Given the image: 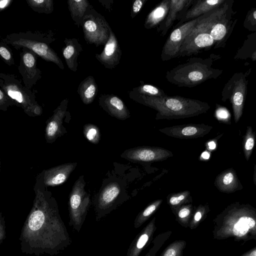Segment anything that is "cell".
<instances>
[{
  "label": "cell",
  "mask_w": 256,
  "mask_h": 256,
  "mask_svg": "<svg viewBox=\"0 0 256 256\" xmlns=\"http://www.w3.org/2000/svg\"><path fill=\"white\" fill-rule=\"evenodd\" d=\"M129 97L138 103L156 110L155 118L156 120L195 116L206 113L210 108L206 102L178 96L150 97L130 91Z\"/></svg>",
  "instance_id": "1"
},
{
  "label": "cell",
  "mask_w": 256,
  "mask_h": 256,
  "mask_svg": "<svg viewBox=\"0 0 256 256\" xmlns=\"http://www.w3.org/2000/svg\"><path fill=\"white\" fill-rule=\"evenodd\" d=\"M220 58V55L214 54L206 58H192L167 71L166 78L179 87H194L208 80L216 79L222 74V70L212 67L214 62Z\"/></svg>",
  "instance_id": "2"
},
{
  "label": "cell",
  "mask_w": 256,
  "mask_h": 256,
  "mask_svg": "<svg viewBox=\"0 0 256 256\" xmlns=\"http://www.w3.org/2000/svg\"><path fill=\"white\" fill-rule=\"evenodd\" d=\"M2 40L16 50L27 48L46 62H54L62 70L64 66L56 52L50 44L56 38L52 32L26 31L7 34Z\"/></svg>",
  "instance_id": "3"
},
{
  "label": "cell",
  "mask_w": 256,
  "mask_h": 256,
  "mask_svg": "<svg viewBox=\"0 0 256 256\" xmlns=\"http://www.w3.org/2000/svg\"><path fill=\"white\" fill-rule=\"evenodd\" d=\"M0 87L30 116H40L42 109L38 104L34 93L24 86L22 80L13 74L0 73Z\"/></svg>",
  "instance_id": "4"
},
{
  "label": "cell",
  "mask_w": 256,
  "mask_h": 256,
  "mask_svg": "<svg viewBox=\"0 0 256 256\" xmlns=\"http://www.w3.org/2000/svg\"><path fill=\"white\" fill-rule=\"evenodd\" d=\"M250 68L246 72L234 73L225 84L222 92V100H228L230 102L235 123L242 117L248 91L246 78L251 72Z\"/></svg>",
  "instance_id": "5"
},
{
  "label": "cell",
  "mask_w": 256,
  "mask_h": 256,
  "mask_svg": "<svg viewBox=\"0 0 256 256\" xmlns=\"http://www.w3.org/2000/svg\"><path fill=\"white\" fill-rule=\"evenodd\" d=\"M82 26L86 42L96 47L106 44L112 30L104 16L93 7L85 15Z\"/></svg>",
  "instance_id": "6"
},
{
  "label": "cell",
  "mask_w": 256,
  "mask_h": 256,
  "mask_svg": "<svg viewBox=\"0 0 256 256\" xmlns=\"http://www.w3.org/2000/svg\"><path fill=\"white\" fill-rule=\"evenodd\" d=\"M122 194V186L118 181L114 178L105 179L94 198L100 215L102 216L109 213L126 200Z\"/></svg>",
  "instance_id": "7"
},
{
  "label": "cell",
  "mask_w": 256,
  "mask_h": 256,
  "mask_svg": "<svg viewBox=\"0 0 256 256\" xmlns=\"http://www.w3.org/2000/svg\"><path fill=\"white\" fill-rule=\"evenodd\" d=\"M200 16L174 29L162 48L160 55L162 61H168L176 58L183 42L196 26Z\"/></svg>",
  "instance_id": "8"
},
{
  "label": "cell",
  "mask_w": 256,
  "mask_h": 256,
  "mask_svg": "<svg viewBox=\"0 0 256 256\" xmlns=\"http://www.w3.org/2000/svg\"><path fill=\"white\" fill-rule=\"evenodd\" d=\"M232 2L227 10L212 26L210 34L214 42V48H224L230 36L238 19L234 16L236 14L232 10Z\"/></svg>",
  "instance_id": "9"
},
{
  "label": "cell",
  "mask_w": 256,
  "mask_h": 256,
  "mask_svg": "<svg viewBox=\"0 0 256 256\" xmlns=\"http://www.w3.org/2000/svg\"><path fill=\"white\" fill-rule=\"evenodd\" d=\"M68 103V98L63 100L46 120L45 138L47 142H54L58 137L67 132L64 123L69 122L71 118L70 113L67 110Z\"/></svg>",
  "instance_id": "10"
},
{
  "label": "cell",
  "mask_w": 256,
  "mask_h": 256,
  "mask_svg": "<svg viewBox=\"0 0 256 256\" xmlns=\"http://www.w3.org/2000/svg\"><path fill=\"white\" fill-rule=\"evenodd\" d=\"M173 156L172 153L164 148L142 146L126 150L120 156L133 162H156L166 160Z\"/></svg>",
  "instance_id": "11"
},
{
  "label": "cell",
  "mask_w": 256,
  "mask_h": 256,
  "mask_svg": "<svg viewBox=\"0 0 256 256\" xmlns=\"http://www.w3.org/2000/svg\"><path fill=\"white\" fill-rule=\"evenodd\" d=\"M38 55L27 48L20 53L18 70L22 76L24 86L30 90L42 78V72L37 67Z\"/></svg>",
  "instance_id": "12"
},
{
  "label": "cell",
  "mask_w": 256,
  "mask_h": 256,
  "mask_svg": "<svg viewBox=\"0 0 256 256\" xmlns=\"http://www.w3.org/2000/svg\"><path fill=\"white\" fill-rule=\"evenodd\" d=\"M214 44V42L209 32L188 36L183 42L176 58L198 54L209 50Z\"/></svg>",
  "instance_id": "13"
},
{
  "label": "cell",
  "mask_w": 256,
  "mask_h": 256,
  "mask_svg": "<svg viewBox=\"0 0 256 256\" xmlns=\"http://www.w3.org/2000/svg\"><path fill=\"white\" fill-rule=\"evenodd\" d=\"M212 128L210 126L202 124H186L159 129L165 134L182 139L196 138L207 134Z\"/></svg>",
  "instance_id": "14"
},
{
  "label": "cell",
  "mask_w": 256,
  "mask_h": 256,
  "mask_svg": "<svg viewBox=\"0 0 256 256\" xmlns=\"http://www.w3.org/2000/svg\"><path fill=\"white\" fill-rule=\"evenodd\" d=\"M76 165V162L62 164L42 170L38 176L46 188L57 186L66 182Z\"/></svg>",
  "instance_id": "15"
},
{
  "label": "cell",
  "mask_w": 256,
  "mask_h": 256,
  "mask_svg": "<svg viewBox=\"0 0 256 256\" xmlns=\"http://www.w3.org/2000/svg\"><path fill=\"white\" fill-rule=\"evenodd\" d=\"M86 182L82 175L74 182L70 194L69 204L74 215L84 214L90 202V194L85 190Z\"/></svg>",
  "instance_id": "16"
},
{
  "label": "cell",
  "mask_w": 256,
  "mask_h": 256,
  "mask_svg": "<svg viewBox=\"0 0 256 256\" xmlns=\"http://www.w3.org/2000/svg\"><path fill=\"white\" fill-rule=\"evenodd\" d=\"M122 54L118 39L112 30L102 51L96 54L95 57L106 68L112 69L119 64Z\"/></svg>",
  "instance_id": "17"
},
{
  "label": "cell",
  "mask_w": 256,
  "mask_h": 256,
  "mask_svg": "<svg viewBox=\"0 0 256 256\" xmlns=\"http://www.w3.org/2000/svg\"><path fill=\"white\" fill-rule=\"evenodd\" d=\"M195 0H170V6L165 20L158 27V32L162 36L167 33L176 20H180Z\"/></svg>",
  "instance_id": "18"
},
{
  "label": "cell",
  "mask_w": 256,
  "mask_h": 256,
  "mask_svg": "<svg viewBox=\"0 0 256 256\" xmlns=\"http://www.w3.org/2000/svg\"><path fill=\"white\" fill-rule=\"evenodd\" d=\"M100 107L112 116L125 120L130 116V112L124 102L112 94H102L98 98Z\"/></svg>",
  "instance_id": "19"
},
{
  "label": "cell",
  "mask_w": 256,
  "mask_h": 256,
  "mask_svg": "<svg viewBox=\"0 0 256 256\" xmlns=\"http://www.w3.org/2000/svg\"><path fill=\"white\" fill-rule=\"evenodd\" d=\"M156 230V218H154L131 242L126 256H139L154 240L153 236Z\"/></svg>",
  "instance_id": "20"
},
{
  "label": "cell",
  "mask_w": 256,
  "mask_h": 256,
  "mask_svg": "<svg viewBox=\"0 0 256 256\" xmlns=\"http://www.w3.org/2000/svg\"><path fill=\"white\" fill-rule=\"evenodd\" d=\"M226 1V0H195L194 3L183 15L174 28H176L187 22L219 7Z\"/></svg>",
  "instance_id": "21"
},
{
  "label": "cell",
  "mask_w": 256,
  "mask_h": 256,
  "mask_svg": "<svg viewBox=\"0 0 256 256\" xmlns=\"http://www.w3.org/2000/svg\"><path fill=\"white\" fill-rule=\"evenodd\" d=\"M214 184L219 191L228 194L241 190L244 188L233 168H228L219 174L215 178Z\"/></svg>",
  "instance_id": "22"
},
{
  "label": "cell",
  "mask_w": 256,
  "mask_h": 256,
  "mask_svg": "<svg viewBox=\"0 0 256 256\" xmlns=\"http://www.w3.org/2000/svg\"><path fill=\"white\" fill-rule=\"evenodd\" d=\"M64 46L62 52L68 68L76 72L78 70V58L82 51V48L78 40L75 38H65Z\"/></svg>",
  "instance_id": "23"
},
{
  "label": "cell",
  "mask_w": 256,
  "mask_h": 256,
  "mask_svg": "<svg viewBox=\"0 0 256 256\" xmlns=\"http://www.w3.org/2000/svg\"><path fill=\"white\" fill-rule=\"evenodd\" d=\"M170 6V0H164L160 2L147 16L144 28L150 29L160 24L166 18Z\"/></svg>",
  "instance_id": "24"
},
{
  "label": "cell",
  "mask_w": 256,
  "mask_h": 256,
  "mask_svg": "<svg viewBox=\"0 0 256 256\" xmlns=\"http://www.w3.org/2000/svg\"><path fill=\"white\" fill-rule=\"evenodd\" d=\"M98 91V85L94 78L89 76L82 80L78 85L77 92L84 104L93 102Z\"/></svg>",
  "instance_id": "25"
},
{
  "label": "cell",
  "mask_w": 256,
  "mask_h": 256,
  "mask_svg": "<svg viewBox=\"0 0 256 256\" xmlns=\"http://www.w3.org/2000/svg\"><path fill=\"white\" fill-rule=\"evenodd\" d=\"M67 3L72 18L80 28L82 26L85 15L92 6L86 0H68Z\"/></svg>",
  "instance_id": "26"
},
{
  "label": "cell",
  "mask_w": 256,
  "mask_h": 256,
  "mask_svg": "<svg viewBox=\"0 0 256 256\" xmlns=\"http://www.w3.org/2000/svg\"><path fill=\"white\" fill-rule=\"evenodd\" d=\"M235 60H250L256 61V32L246 36L242 46L237 50L234 55Z\"/></svg>",
  "instance_id": "27"
},
{
  "label": "cell",
  "mask_w": 256,
  "mask_h": 256,
  "mask_svg": "<svg viewBox=\"0 0 256 256\" xmlns=\"http://www.w3.org/2000/svg\"><path fill=\"white\" fill-rule=\"evenodd\" d=\"M166 202L172 212H174L180 206L192 204V200L190 191L184 190L169 194L166 197Z\"/></svg>",
  "instance_id": "28"
},
{
  "label": "cell",
  "mask_w": 256,
  "mask_h": 256,
  "mask_svg": "<svg viewBox=\"0 0 256 256\" xmlns=\"http://www.w3.org/2000/svg\"><path fill=\"white\" fill-rule=\"evenodd\" d=\"M163 200H157L150 203L146 207L142 210L136 216L134 221V227L140 228L159 208Z\"/></svg>",
  "instance_id": "29"
},
{
  "label": "cell",
  "mask_w": 256,
  "mask_h": 256,
  "mask_svg": "<svg viewBox=\"0 0 256 256\" xmlns=\"http://www.w3.org/2000/svg\"><path fill=\"white\" fill-rule=\"evenodd\" d=\"M194 208L192 204L182 205L172 212L176 220L185 228H189Z\"/></svg>",
  "instance_id": "30"
},
{
  "label": "cell",
  "mask_w": 256,
  "mask_h": 256,
  "mask_svg": "<svg viewBox=\"0 0 256 256\" xmlns=\"http://www.w3.org/2000/svg\"><path fill=\"white\" fill-rule=\"evenodd\" d=\"M142 84L132 88V92L147 96L162 98L168 96L163 90L150 84Z\"/></svg>",
  "instance_id": "31"
},
{
  "label": "cell",
  "mask_w": 256,
  "mask_h": 256,
  "mask_svg": "<svg viewBox=\"0 0 256 256\" xmlns=\"http://www.w3.org/2000/svg\"><path fill=\"white\" fill-rule=\"evenodd\" d=\"M256 132L250 126H247L242 141V150L245 158L248 161L251 156L256 142Z\"/></svg>",
  "instance_id": "32"
},
{
  "label": "cell",
  "mask_w": 256,
  "mask_h": 256,
  "mask_svg": "<svg viewBox=\"0 0 256 256\" xmlns=\"http://www.w3.org/2000/svg\"><path fill=\"white\" fill-rule=\"evenodd\" d=\"M26 2L35 12L50 14L54 12L53 0H26Z\"/></svg>",
  "instance_id": "33"
},
{
  "label": "cell",
  "mask_w": 256,
  "mask_h": 256,
  "mask_svg": "<svg viewBox=\"0 0 256 256\" xmlns=\"http://www.w3.org/2000/svg\"><path fill=\"white\" fill-rule=\"evenodd\" d=\"M186 245L184 240H176L168 246L160 256H182Z\"/></svg>",
  "instance_id": "34"
},
{
  "label": "cell",
  "mask_w": 256,
  "mask_h": 256,
  "mask_svg": "<svg viewBox=\"0 0 256 256\" xmlns=\"http://www.w3.org/2000/svg\"><path fill=\"white\" fill-rule=\"evenodd\" d=\"M172 231L168 230L160 233L152 240L153 245L145 256H156V254L164 242L170 237Z\"/></svg>",
  "instance_id": "35"
},
{
  "label": "cell",
  "mask_w": 256,
  "mask_h": 256,
  "mask_svg": "<svg viewBox=\"0 0 256 256\" xmlns=\"http://www.w3.org/2000/svg\"><path fill=\"white\" fill-rule=\"evenodd\" d=\"M84 134L90 142L97 144L100 139V133L96 126L93 124H86L84 126Z\"/></svg>",
  "instance_id": "36"
},
{
  "label": "cell",
  "mask_w": 256,
  "mask_h": 256,
  "mask_svg": "<svg viewBox=\"0 0 256 256\" xmlns=\"http://www.w3.org/2000/svg\"><path fill=\"white\" fill-rule=\"evenodd\" d=\"M208 207L206 206L200 205L194 209L189 228L191 230L196 228L205 216Z\"/></svg>",
  "instance_id": "37"
},
{
  "label": "cell",
  "mask_w": 256,
  "mask_h": 256,
  "mask_svg": "<svg viewBox=\"0 0 256 256\" xmlns=\"http://www.w3.org/2000/svg\"><path fill=\"white\" fill-rule=\"evenodd\" d=\"M243 26L248 30L256 32V8H252L248 12Z\"/></svg>",
  "instance_id": "38"
},
{
  "label": "cell",
  "mask_w": 256,
  "mask_h": 256,
  "mask_svg": "<svg viewBox=\"0 0 256 256\" xmlns=\"http://www.w3.org/2000/svg\"><path fill=\"white\" fill-rule=\"evenodd\" d=\"M0 56L4 62L8 66H11L14 64L12 50L8 44L2 40L0 42Z\"/></svg>",
  "instance_id": "39"
},
{
  "label": "cell",
  "mask_w": 256,
  "mask_h": 256,
  "mask_svg": "<svg viewBox=\"0 0 256 256\" xmlns=\"http://www.w3.org/2000/svg\"><path fill=\"white\" fill-rule=\"evenodd\" d=\"M215 116L220 122L228 124H231L230 114L224 107L218 105L215 111Z\"/></svg>",
  "instance_id": "40"
},
{
  "label": "cell",
  "mask_w": 256,
  "mask_h": 256,
  "mask_svg": "<svg viewBox=\"0 0 256 256\" xmlns=\"http://www.w3.org/2000/svg\"><path fill=\"white\" fill-rule=\"evenodd\" d=\"M16 106V102L0 88V110L6 111L10 106Z\"/></svg>",
  "instance_id": "41"
},
{
  "label": "cell",
  "mask_w": 256,
  "mask_h": 256,
  "mask_svg": "<svg viewBox=\"0 0 256 256\" xmlns=\"http://www.w3.org/2000/svg\"><path fill=\"white\" fill-rule=\"evenodd\" d=\"M146 0H136L133 2L130 16L132 18H134L140 12Z\"/></svg>",
  "instance_id": "42"
},
{
  "label": "cell",
  "mask_w": 256,
  "mask_h": 256,
  "mask_svg": "<svg viewBox=\"0 0 256 256\" xmlns=\"http://www.w3.org/2000/svg\"><path fill=\"white\" fill-rule=\"evenodd\" d=\"M237 223L242 226H246L249 228H253L256 224L255 220L252 218L246 216L241 217Z\"/></svg>",
  "instance_id": "43"
},
{
  "label": "cell",
  "mask_w": 256,
  "mask_h": 256,
  "mask_svg": "<svg viewBox=\"0 0 256 256\" xmlns=\"http://www.w3.org/2000/svg\"><path fill=\"white\" fill-rule=\"evenodd\" d=\"M248 230V228L242 226L236 222L234 226L233 232L236 236H242L246 234Z\"/></svg>",
  "instance_id": "44"
},
{
  "label": "cell",
  "mask_w": 256,
  "mask_h": 256,
  "mask_svg": "<svg viewBox=\"0 0 256 256\" xmlns=\"http://www.w3.org/2000/svg\"><path fill=\"white\" fill-rule=\"evenodd\" d=\"M223 134L218 135L216 137L208 141L206 144V147L207 150L210 152L214 150L216 148L218 140L222 136Z\"/></svg>",
  "instance_id": "45"
},
{
  "label": "cell",
  "mask_w": 256,
  "mask_h": 256,
  "mask_svg": "<svg viewBox=\"0 0 256 256\" xmlns=\"http://www.w3.org/2000/svg\"><path fill=\"white\" fill-rule=\"evenodd\" d=\"M12 0H2L0 2V10L2 11L9 6L12 2Z\"/></svg>",
  "instance_id": "46"
},
{
  "label": "cell",
  "mask_w": 256,
  "mask_h": 256,
  "mask_svg": "<svg viewBox=\"0 0 256 256\" xmlns=\"http://www.w3.org/2000/svg\"><path fill=\"white\" fill-rule=\"evenodd\" d=\"M98 2L101 3V4L106 8L108 9L109 11H110L111 6L112 4L114 1L112 0H98Z\"/></svg>",
  "instance_id": "47"
},
{
  "label": "cell",
  "mask_w": 256,
  "mask_h": 256,
  "mask_svg": "<svg viewBox=\"0 0 256 256\" xmlns=\"http://www.w3.org/2000/svg\"><path fill=\"white\" fill-rule=\"evenodd\" d=\"M210 152L208 150H205L202 152L200 155V159L201 160H207L209 159L210 157Z\"/></svg>",
  "instance_id": "48"
},
{
  "label": "cell",
  "mask_w": 256,
  "mask_h": 256,
  "mask_svg": "<svg viewBox=\"0 0 256 256\" xmlns=\"http://www.w3.org/2000/svg\"><path fill=\"white\" fill-rule=\"evenodd\" d=\"M254 175H253V180L254 183L256 186V164H254Z\"/></svg>",
  "instance_id": "49"
},
{
  "label": "cell",
  "mask_w": 256,
  "mask_h": 256,
  "mask_svg": "<svg viewBox=\"0 0 256 256\" xmlns=\"http://www.w3.org/2000/svg\"><path fill=\"white\" fill-rule=\"evenodd\" d=\"M250 256H256V250L253 251L250 255Z\"/></svg>",
  "instance_id": "50"
}]
</instances>
